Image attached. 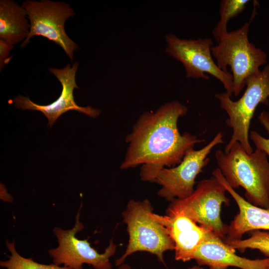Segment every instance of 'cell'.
Masks as SVG:
<instances>
[{
  "mask_svg": "<svg viewBox=\"0 0 269 269\" xmlns=\"http://www.w3.org/2000/svg\"><path fill=\"white\" fill-rule=\"evenodd\" d=\"M188 269H204L199 266H193L192 267L189 268ZM239 269L235 268V269Z\"/></svg>",
  "mask_w": 269,
  "mask_h": 269,
  "instance_id": "obj_22",
  "label": "cell"
},
{
  "mask_svg": "<svg viewBox=\"0 0 269 269\" xmlns=\"http://www.w3.org/2000/svg\"><path fill=\"white\" fill-rule=\"evenodd\" d=\"M246 86L243 95L236 101H233L226 92L215 95L221 108L228 116L226 121L227 125L233 129L231 139L225 148V153L229 152L236 142H240L248 153L253 152L249 141L250 126L259 105L269 104V65L250 77Z\"/></svg>",
  "mask_w": 269,
  "mask_h": 269,
  "instance_id": "obj_4",
  "label": "cell"
},
{
  "mask_svg": "<svg viewBox=\"0 0 269 269\" xmlns=\"http://www.w3.org/2000/svg\"><path fill=\"white\" fill-rule=\"evenodd\" d=\"M24 8L12 0H0V39L12 45L23 42L30 25Z\"/></svg>",
  "mask_w": 269,
  "mask_h": 269,
  "instance_id": "obj_15",
  "label": "cell"
},
{
  "mask_svg": "<svg viewBox=\"0 0 269 269\" xmlns=\"http://www.w3.org/2000/svg\"><path fill=\"white\" fill-rule=\"evenodd\" d=\"M266 153L256 148L248 153L239 142L228 153L221 149L215 157L222 174L233 189L245 190L246 200L259 207L269 209V162Z\"/></svg>",
  "mask_w": 269,
  "mask_h": 269,
  "instance_id": "obj_2",
  "label": "cell"
},
{
  "mask_svg": "<svg viewBox=\"0 0 269 269\" xmlns=\"http://www.w3.org/2000/svg\"><path fill=\"white\" fill-rule=\"evenodd\" d=\"M165 52L183 65L187 78L208 80L211 75L223 84L226 93L233 94L232 73L221 70L214 61L211 53L213 40L208 38L181 39L173 34L166 35Z\"/></svg>",
  "mask_w": 269,
  "mask_h": 269,
  "instance_id": "obj_8",
  "label": "cell"
},
{
  "mask_svg": "<svg viewBox=\"0 0 269 269\" xmlns=\"http://www.w3.org/2000/svg\"><path fill=\"white\" fill-rule=\"evenodd\" d=\"M224 142L223 134L219 132L203 148L188 152L176 166L162 168L154 181L161 186L157 195L170 202L191 195L197 176L209 162L208 155L214 146Z\"/></svg>",
  "mask_w": 269,
  "mask_h": 269,
  "instance_id": "obj_10",
  "label": "cell"
},
{
  "mask_svg": "<svg viewBox=\"0 0 269 269\" xmlns=\"http://www.w3.org/2000/svg\"><path fill=\"white\" fill-rule=\"evenodd\" d=\"M260 123L264 127L269 135V113L263 111L258 117ZM249 138L256 146V148L265 152L269 156V137L266 138L254 131L249 133Z\"/></svg>",
  "mask_w": 269,
  "mask_h": 269,
  "instance_id": "obj_19",
  "label": "cell"
},
{
  "mask_svg": "<svg viewBox=\"0 0 269 269\" xmlns=\"http://www.w3.org/2000/svg\"><path fill=\"white\" fill-rule=\"evenodd\" d=\"M212 175L231 195L239 209L238 213L228 225L225 240L241 239L244 234L256 230L269 231V209L248 202L228 184L219 168L212 171Z\"/></svg>",
  "mask_w": 269,
  "mask_h": 269,
  "instance_id": "obj_14",
  "label": "cell"
},
{
  "mask_svg": "<svg viewBox=\"0 0 269 269\" xmlns=\"http://www.w3.org/2000/svg\"><path fill=\"white\" fill-rule=\"evenodd\" d=\"M78 65V63L76 62L72 65L67 64L61 69H48L59 81L62 87L61 94L53 103L46 105H40L31 101L28 97L19 95L12 100L14 106L17 109L22 110H34L42 112L47 118L50 127H52L61 115L70 110L76 111L96 118L100 114L99 109L90 106H79L74 101L73 91L74 89L78 88L75 80Z\"/></svg>",
  "mask_w": 269,
  "mask_h": 269,
  "instance_id": "obj_11",
  "label": "cell"
},
{
  "mask_svg": "<svg viewBox=\"0 0 269 269\" xmlns=\"http://www.w3.org/2000/svg\"><path fill=\"white\" fill-rule=\"evenodd\" d=\"M226 192L214 176L203 179L198 182L191 195L171 201L166 214L181 213L224 240L228 225L222 221L221 210L223 204L229 203Z\"/></svg>",
  "mask_w": 269,
  "mask_h": 269,
  "instance_id": "obj_6",
  "label": "cell"
},
{
  "mask_svg": "<svg viewBox=\"0 0 269 269\" xmlns=\"http://www.w3.org/2000/svg\"><path fill=\"white\" fill-rule=\"evenodd\" d=\"M225 241L241 252L247 249H256L269 258V231L256 230L251 232V236L247 239L225 240Z\"/></svg>",
  "mask_w": 269,
  "mask_h": 269,
  "instance_id": "obj_18",
  "label": "cell"
},
{
  "mask_svg": "<svg viewBox=\"0 0 269 269\" xmlns=\"http://www.w3.org/2000/svg\"><path fill=\"white\" fill-rule=\"evenodd\" d=\"M153 208L150 201L131 199L122 215L127 226L129 239L125 253L115 262L122 265L134 253L144 251L156 256L162 263L163 253L174 250V244L166 228L153 217Z\"/></svg>",
  "mask_w": 269,
  "mask_h": 269,
  "instance_id": "obj_3",
  "label": "cell"
},
{
  "mask_svg": "<svg viewBox=\"0 0 269 269\" xmlns=\"http://www.w3.org/2000/svg\"><path fill=\"white\" fill-rule=\"evenodd\" d=\"M249 27L250 23L245 22L239 29L228 32L211 49L221 70L228 71L227 67H231L235 96L240 94L248 79L259 72L260 67L267 62V54L249 41Z\"/></svg>",
  "mask_w": 269,
  "mask_h": 269,
  "instance_id": "obj_5",
  "label": "cell"
},
{
  "mask_svg": "<svg viewBox=\"0 0 269 269\" xmlns=\"http://www.w3.org/2000/svg\"><path fill=\"white\" fill-rule=\"evenodd\" d=\"M14 45L0 39V70L10 60L9 55Z\"/></svg>",
  "mask_w": 269,
  "mask_h": 269,
  "instance_id": "obj_20",
  "label": "cell"
},
{
  "mask_svg": "<svg viewBox=\"0 0 269 269\" xmlns=\"http://www.w3.org/2000/svg\"><path fill=\"white\" fill-rule=\"evenodd\" d=\"M265 269H269V265L266 267Z\"/></svg>",
  "mask_w": 269,
  "mask_h": 269,
  "instance_id": "obj_23",
  "label": "cell"
},
{
  "mask_svg": "<svg viewBox=\"0 0 269 269\" xmlns=\"http://www.w3.org/2000/svg\"><path fill=\"white\" fill-rule=\"evenodd\" d=\"M81 205L75 216V223L70 229L63 230L55 227L53 233L56 237L58 245L49 250V256L53 264L68 267L70 269H83V265H91L95 269H112L110 258L116 251L117 245L112 239L103 254H100L91 246L87 240H81L76 237L77 233L84 229L80 221Z\"/></svg>",
  "mask_w": 269,
  "mask_h": 269,
  "instance_id": "obj_9",
  "label": "cell"
},
{
  "mask_svg": "<svg viewBox=\"0 0 269 269\" xmlns=\"http://www.w3.org/2000/svg\"><path fill=\"white\" fill-rule=\"evenodd\" d=\"M21 5L24 8L30 28L21 47H25L34 36H42L60 46L71 60L78 45L67 34L65 23L75 13L71 6L63 1L50 0H26Z\"/></svg>",
  "mask_w": 269,
  "mask_h": 269,
  "instance_id": "obj_7",
  "label": "cell"
},
{
  "mask_svg": "<svg viewBox=\"0 0 269 269\" xmlns=\"http://www.w3.org/2000/svg\"><path fill=\"white\" fill-rule=\"evenodd\" d=\"M187 111L185 105L174 101L164 103L154 112L141 114L125 138L129 146L120 168L141 165V179L154 182L162 168L179 164L196 144L205 141L189 133H179L178 120Z\"/></svg>",
  "mask_w": 269,
  "mask_h": 269,
  "instance_id": "obj_1",
  "label": "cell"
},
{
  "mask_svg": "<svg viewBox=\"0 0 269 269\" xmlns=\"http://www.w3.org/2000/svg\"><path fill=\"white\" fill-rule=\"evenodd\" d=\"M152 216L166 228L173 240L176 261L193 259L198 247L212 232L181 213L159 215L153 213Z\"/></svg>",
  "mask_w": 269,
  "mask_h": 269,
  "instance_id": "obj_12",
  "label": "cell"
},
{
  "mask_svg": "<svg viewBox=\"0 0 269 269\" xmlns=\"http://www.w3.org/2000/svg\"><path fill=\"white\" fill-rule=\"evenodd\" d=\"M236 250L223 239L212 232L197 249L193 257L198 266H207L209 269H265L269 258L251 260L239 256Z\"/></svg>",
  "mask_w": 269,
  "mask_h": 269,
  "instance_id": "obj_13",
  "label": "cell"
},
{
  "mask_svg": "<svg viewBox=\"0 0 269 269\" xmlns=\"http://www.w3.org/2000/svg\"><path fill=\"white\" fill-rule=\"evenodd\" d=\"M118 269H131L130 266L126 264H123L121 266L118 268Z\"/></svg>",
  "mask_w": 269,
  "mask_h": 269,
  "instance_id": "obj_21",
  "label": "cell"
},
{
  "mask_svg": "<svg viewBox=\"0 0 269 269\" xmlns=\"http://www.w3.org/2000/svg\"><path fill=\"white\" fill-rule=\"evenodd\" d=\"M6 246L10 253L8 256V260L0 262V265L5 269H70L65 266L61 267L54 264L45 265L37 263L32 258H25L20 255L15 247V242L13 240L5 242Z\"/></svg>",
  "mask_w": 269,
  "mask_h": 269,
  "instance_id": "obj_17",
  "label": "cell"
},
{
  "mask_svg": "<svg viewBox=\"0 0 269 269\" xmlns=\"http://www.w3.org/2000/svg\"><path fill=\"white\" fill-rule=\"evenodd\" d=\"M249 1L248 0H221L219 10L220 19L212 31L213 35L218 43L229 32L227 29L229 20L242 13Z\"/></svg>",
  "mask_w": 269,
  "mask_h": 269,
  "instance_id": "obj_16",
  "label": "cell"
}]
</instances>
